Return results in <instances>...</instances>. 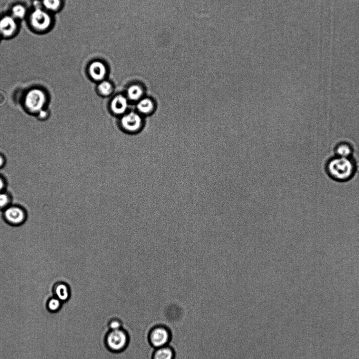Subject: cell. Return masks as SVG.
Listing matches in <instances>:
<instances>
[{
  "instance_id": "cell-18",
  "label": "cell",
  "mask_w": 359,
  "mask_h": 359,
  "mask_svg": "<svg viewBox=\"0 0 359 359\" xmlns=\"http://www.w3.org/2000/svg\"><path fill=\"white\" fill-rule=\"evenodd\" d=\"M100 93L103 95H109L113 91L112 85L108 81H102L98 86Z\"/></svg>"
},
{
  "instance_id": "cell-16",
  "label": "cell",
  "mask_w": 359,
  "mask_h": 359,
  "mask_svg": "<svg viewBox=\"0 0 359 359\" xmlns=\"http://www.w3.org/2000/svg\"><path fill=\"white\" fill-rule=\"evenodd\" d=\"M352 152L351 147L347 144L339 145L337 149V153L339 157L348 158L351 156Z\"/></svg>"
},
{
  "instance_id": "cell-7",
  "label": "cell",
  "mask_w": 359,
  "mask_h": 359,
  "mask_svg": "<svg viewBox=\"0 0 359 359\" xmlns=\"http://www.w3.org/2000/svg\"><path fill=\"white\" fill-rule=\"evenodd\" d=\"M121 124L123 128L128 131H137L141 127L142 119L138 113L130 112L123 116Z\"/></svg>"
},
{
  "instance_id": "cell-2",
  "label": "cell",
  "mask_w": 359,
  "mask_h": 359,
  "mask_svg": "<svg viewBox=\"0 0 359 359\" xmlns=\"http://www.w3.org/2000/svg\"><path fill=\"white\" fill-rule=\"evenodd\" d=\"M129 337L124 330L110 331L105 338V344L110 351L114 353L124 350L129 343Z\"/></svg>"
},
{
  "instance_id": "cell-10",
  "label": "cell",
  "mask_w": 359,
  "mask_h": 359,
  "mask_svg": "<svg viewBox=\"0 0 359 359\" xmlns=\"http://www.w3.org/2000/svg\"><path fill=\"white\" fill-rule=\"evenodd\" d=\"M53 296L59 299L63 303L69 301L71 297V292L69 286L65 283H57L53 289Z\"/></svg>"
},
{
  "instance_id": "cell-12",
  "label": "cell",
  "mask_w": 359,
  "mask_h": 359,
  "mask_svg": "<svg viewBox=\"0 0 359 359\" xmlns=\"http://www.w3.org/2000/svg\"><path fill=\"white\" fill-rule=\"evenodd\" d=\"M175 353L173 349L168 346L159 348L154 352L153 359H174Z\"/></svg>"
},
{
  "instance_id": "cell-13",
  "label": "cell",
  "mask_w": 359,
  "mask_h": 359,
  "mask_svg": "<svg viewBox=\"0 0 359 359\" xmlns=\"http://www.w3.org/2000/svg\"><path fill=\"white\" fill-rule=\"evenodd\" d=\"M47 309L52 313L59 312L63 306V303L54 296L48 298L46 302Z\"/></svg>"
},
{
  "instance_id": "cell-14",
  "label": "cell",
  "mask_w": 359,
  "mask_h": 359,
  "mask_svg": "<svg viewBox=\"0 0 359 359\" xmlns=\"http://www.w3.org/2000/svg\"><path fill=\"white\" fill-rule=\"evenodd\" d=\"M143 94V90L141 86L134 84L130 86L128 90L129 98L133 101L139 100Z\"/></svg>"
},
{
  "instance_id": "cell-19",
  "label": "cell",
  "mask_w": 359,
  "mask_h": 359,
  "mask_svg": "<svg viewBox=\"0 0 359 359\" xmlns=\"http://www.w3.org/2000/svg\"><path fill=\"white\" fill-rule=\"evenodd\" d=\"M26 13L25 7L21 5H17L12 8L13 17L17 18H23Z\"/></svg>"
},
{
  "instance_id": "cell-9",
  "label": "cell",
  "mask_w": 359,
  "mask_h": 359,
  "mask_svg": "<svg viewBox=\"0 0 359 359\" xmlns=\"http://www.w3.org/2000/svg\"><path fill=\"white\" fill-rule=\"evenodd\" d=\"M16 22L13 16H6L0 20V33L3 36H12L16 32Z\"/></svg>"
},
{
  "instance_id": "cell-11",
  "label": "cell",
  "mask_w": 359,
  "mask_h": 359,
  "mask_svg": "<svg viewBox=\"0 0 359 359\" xmlns=\"http://www.w3.org/2000/svg\"><path fill=\"white\" fill-rule=\"evenodd\" d=\"M128 105L127 99L124 96L119 95L116 96L112 101L111 108L115 114H121L127 110Z\"/></svg>"
},
{
  "instance_id": "cell-23",
  "label": "cell",
  "mask_w": 359,
  "mask_h": 359,
  "mask_svg": "<svg viewBox=\"0 0 359 359\" xmlns=\"http://www.w3.org/2000/svg\"><path fill=\"white\" fill-rule=\"evenodd\" d=\"M47 114L46 112L42 110L39 112V116L41 118H43L45 117Z\"/></svg>"
},
{
  "instance_id": "cell-20",
  "label": "cell",
  "mask_w": 359,
  "mask_h": 359,
  "mask_svg": "<svg viewBox=\"0 0 359 359\" xmlns=\"http://www.w3.org/2000/svg\"><path fill=\"white\" fill-rule=\"evenodd\" d=\"M10 203V198L7 193L0 192V209H6Z\"/></svg>"
},
{
  "instance_id": "cell-21",
  "label": "cell",
  "mask_w": 359,
  "mask_h": 359,
  "mask_svg": "<svg viewBox=\"0 0 359 359\" xmlns=\"http://www.w3.org/2000/svg\"><path fill=\"white\" fill-rule=\"evenodd\" d=\"M121 323L119 320H113L110 322L109 327L110 329V331H115V330L121 329Z\"/></svg>"
},
{
  "instance_id": "cell-15",
  "label": "cell",
  "mask_w": 359,
  "mask_h": 359,
  "mask_svg": "<svg viewBox=\"0 0 359 359\" xmlns=\"http://www.w3.org/2000/svg\"><path fill=\"white\" fill-rule=\"evenodd\" d=\"M154 107L153 102L149 99L141 100L137 105L138 110L143 114H148L152 111Z\"/></svg>"
},
{
  "instance_id": "cell-6",
  "label": "cell",
  "mask_w": 359,
  "mask_h": 359,
  "mask_svg": "<svg viewBox=\"0 0 359 359\" xmlns=\"http://www.w3.org/2000/svg\"><path fill=\"white\" fill-rule=\"evenodd\" d=\"M4 217L9 224L18 226L23 224L26 215L22 208L16 206H9L5 209Z\"/></svg>"
},
{
  "instance_id": "cell-22",
  "label": "cell",
  "mask_w": 359,
  "mask_h": 359,
  "mask_svg": "<svg viewBox=\"0 0 359 359\" xmlns=\"http://www.w3.org/2000/svg\"><path fill=\"white\" fill-rule=\"evenodd\" d=\"M5 188V182L3 179L0 177V192H2Z\"/></svg>"
},
{
  "instance_id": "cell-3",
  "label": "cell",
  "mask_w": 359,
  "mask_h": 359,
  "mask_svg": "<svg viewBox=\"0 0 359 359\" xmlns=\"http://www.w3.org/2000/svg\"><path fill=\"white\" fill-rule=\"evenodd\" d=\"M46 102L45 93L40 89H34L29 91L24 99L25 109L32 113H39Z\"/></svg>"
},
{
  "instance_id": "cell-24",
  "label": "cell",
  "mask_w": 359,
  "mask_h": 359,
  "mask_svg": "<svg viewBox=\"0 0 359 359\" xmlns=\"http://www.w3.org/2000/svg\"><path fill=\"white\" fill-rule=\"evenodd\" d=\"M4 163V160L2 156L0 155V168L3 166Z\"/></svg>"
},
{
  "instance_id": "cell-17",
  "label": "cell",
  "mask_w": 359,
  "mask_h": 359,
  "mask_svg": "<svg viewBox=\"0 0 359 359\" xmlns=\"http://www.w3.org/2000/svg\"><path fill=\"white\" fill-rule=\"evenodd\" d=\"M43 4L48 10L55 11L61 5V0H43Z\"/></svg>"
},
{
  "instance_id": "cell-1",
  "label": "cell",
  "mask_w": 359,
  "mask_h": 359,
  "mask_svg": "<svg viewBox=\"0 0 359 359\" xmlns=\"http://www.w3.org/2000/svg\"><path fill=\"white\" fill-rule=\"evenodd\" d=\"M355 165L348 158L338 157L330 161L328 166L329 176L338 182L350 180L354 175Z\"/></svg>"
},
{
  "instance_id": "cell-8",
  "label": "cell",
  "mask_w": 359,
  "mask_h": 359,
  "mask_svg": "<svg viewBox=\"0 0 359 359\" xmlns=\"http://www.w3.org/2000/svg\"><path fill=\"white\" fill-rule=\"evenodd\" d=\"M88 71L93 80L99 81L104 79L107 73V68L103 62L95 61L89 65Z\"/></svg>"
},
{
  "instance_id": "cell-4",
  "label": "cell",
  "mask_w": 359,
  "mask_h": 359,
  "mask_svg": "<svg viewBox=\"0 0 359 359\" xmlns=\"http://www.w3.org/2000/svg\"><path fill=\"white\" fill-rule=\"evenodd\" d=\"M171 335L169 330L163 326L154 328L149 335V341L152 347L157 349L167 346L170 343Z\"/></svg>"
},
{
  "instance_id": "cell-5",
  "label": "cell",
  "mask_w": 359,
  "mask_h": 359,
  "mask_svg": "<svg viewBox=\"0 0 359 359\" xmlns=\"http://www.w3.org/2000/svg\"><path fill=\"white\" fill-rule=\"evenodd\" d=\"M30 22L35 30L40 31L46 30L51 24L49 14L40 8H37L30 16Z\"/></svg>"
}]
</instances>
